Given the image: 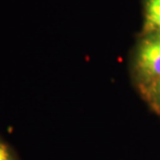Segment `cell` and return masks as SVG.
<instances>
[{
	"label": "cell",
	"instance_id": "cell-1",
	"mask_svg": "<svg viewBox=\"0 0 160 160\" xmlns=\"http://www.w3.org/2000/svg\"><path fill=\"white\" fill-rule=\"evenodd\" d=\"M132 76L140 92L160 79L159 32H142L132 55Z\"/></svg>",
	"mask_w": 160,
	"mask_h": 160
},
{
	"label": "cell",
	"instance_id": "cell-2",
	"mask_svg": "<svg viewBox=\"0 0 160 160\" xmlns=\"http://www.w3.org/2000/svg\"><path fill=\"white\" fill-rule=\"evenodd\" d=\"M142 33H160V0H143Z\"/></svg>",
	"mask_w": 160,
	"mask_h": 160
},
{
	"label": "cell",
	"instance_id": "cell-3",
	"mask_svg": "<svg viewBox=\"0 0 160 160\" xmlns=\"http://www.w3.org/2000/svg\"><path fill=\"white\" fill-rule=\"evenodd\" d=\"M141 93L145 101L149 103L150 108L155 112L160 114V79Z\"/></svg>",
	"mask_w": 160,
	"mask_h": 160
},
{
	"label": "cell",
	"instance_id": "cell-4",
	"mask_svg": "<svg viewBox=\"0 0 160 160\" xmlns=\"http://www.w3.org/2000/svg\"><path fill=\"white\" fill-rule=\"evenodd\" d=\"M0 160H19L13 149L0 138Z\"/></svg>",
	"mask_w": 160,
	"mask_h": 160
}]
</instances>
